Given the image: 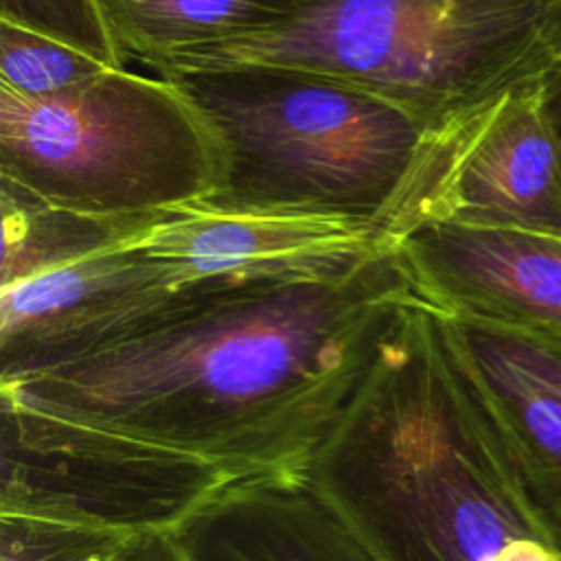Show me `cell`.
Here are the masks:
<instances>
[{"instance_id":"ac0fdd59","label":"cell","mask_w":561,"mask_h":561,"mask_svg":"<svg viewBox=\"0 0 561 561\" xmlns=\"http://www.w3.org/2000/svg\"><path fill=\"white\" fill-rule=\"evenodd\" d=\"M541 99L548 121L561 142V61L541 79Z\"/></svg>"},{"instance_id":"9c48e42d","label":"cell","mask_w":561,"mask_h":561,"mask_svg":"<svg viewBox=\"0 0 561 561\" xmlns=\"http://www.w3.org/2000/svg\"><path fill=\"white\" fill-rule=\"evenodd\" d=\"M394 252L436 311L561 335V237L430 221Z\"/></svg>"},{"instance_id":"4fadbf2b","label":"cell","mask_w":561,"mask_h":561,"mask_svg":"<svg viewBox=\"0 0 561 561\" xmlns=\"http://www.w3.org/2000/svg\"><path fill=\"white\" fill-rule=\"evenodd\" d=\"M2 263L0 289L31 276L121 245L162 217H99L46 204L0 180Z\"/></svg>"},{"instance_id":"2e32d148","label":"cell","mask_w":561,"mask_h":561,"mask_svg":"<svg viewBox=\"0 0 561 561\" xmlns=\"http://www.w3.org/2000/svg\"><path fill=\"white\" fill-rule=\"evenodd\" d=\"M0 20L72 46L107 68H129L101 0H0Z\"/></svg>"},{"instance_id":"6da1fadb","label":"cell","mask_w":561,"mask_h":561,"mask_svg":"<svg viewBox=\"0 0 561 561\" xmlns=\"http://www.w3.org/2000/svg\"><path fill=\"white\" fill-rule=\"evenodd\" d=\"M394 250L329 278L210 287L85 357L0 381V508L173 530L302 478L397 309Z\"/></svg>"},{"instance_id":"7a4b0ae2","label":"cell","mask_w":561,"mask_h":561,"mask_svg":"<svg viewBox=\"0 0 561 561\" xmlns=\"http://www.w3.org/2000/svg\"><path fill=\"white\" fill-rule=\"evenodd\" d=\"M302 480L370 561H561L419 296L397 309Z\"/></svg>"},{"instance_id":"ba28073f","label":"cell","mask_w":561,"mask_h":561,"mask_svg":"<svg viewBox=\"0 0 561 561\" xmlns=\"http://www.w3.org/2000/svg\"><path fill=\"white\" fill-rule=\"evenodd\" d=\"M131 243L162 259L182 287L329 278L392 250L377 228L359 221L206 208L162 215Z\"/></svg>"},{"instance_id":"e0dca14e","label":"cell","mask_w":561,"mask_h":561,"mask_svg":"<svg viewBox=\"0 0 561 561\" xmlns=\"http://www.w3.org/2000/svg\"><path fill=\"white\" fill-rule=\"evenodd\" d=\"M110 561H186L173 530H142L129 539Z\"/></svg>"},{"instance_id":"5b68a950","label":"cell","mask_w":561,"mask_h":561,"mask_svg":"<svg viewBox=\"0 0 561 561\" xmlns=\"http://www.w3.org/2000/svg\"><path fill=\"white\" fill-rule=\"evenodd\" d=\"M0 180L85 215L158 217L219 188L221 149L175 81L116 68L48 99L0 88Z\"/></svg>"},{"instance_id":"3957f363","label":"cell","mask_w":561,"mask_h":561,"mask_svg":"<svg viewBox=\"0 0 561 561\" xmlns=\"http://www.w3.org/2000/svg\"><path fill=\"white\" fill-rule=\"evenodd\" d=\"M210 125L219 188L193 208L359 221L394 250L421 167L443 134L357 85L294 68L162 72Z\"/></svg>"},{"instance_id":"9a60e30c","label":"cell","mask_w":561,"mask_h":561,"mask_svg":"<svg viewBox=\"0 0 561 561\" xmlns=\"http://www.w3.org/2000/svg\"><path fill=\"white\" fill-rule=\"evenodd\" d=\"M105 70L116 68L53 37L0 20V88L26 99H48Z\"/></svg>"},{"instance_id":"7c38bea8","label":"cell","mask_w":561,"mask_h":561,"mask_svg":"<svg viewBox=\"0 0 561 561\" xmlns=\"http://www.w3.org/2000/svg\"><path fill=\"white\" fill-rule=\"evenodd\" d=\"M318 0H101L125 61L149 66L169 55L256 35L302 15Z\"/></svg>"},{"instance_id":"8fae6325","label":"cell","mask_w":561,"mask_h":561,"mask_svg":"<svg viewBox=\"0 0 561 561\" xmlns=\"http://www.w3.org/2000/svg\"><path fill=\"white\" fill-rule=\"evenodd\" d=\"M173 533L186 561H370L302 478L230 489Z\"/></svg>"},{"instance_id":"277c9868","label":"cell","mask_w":561,"mask_h":561,"mask_svg":"<svg viewBox=\"0 0 561 561\" xmlns=\"http://www.w3.org/2000/svg\"><path fill=\"white\" fill-rule=\"evenodd\" d=\"M559 61L561 0H318L276 28L147 68L307 70L368 90L447 134Z\"/></svg>"},{"instance_id":"5bb4252c","label":"cell","mask_w":561,"mask_h":561,"mask_svg":"<svg viewBox=\"0 0 561 561\" xmlns=\"http://www.w3.org/2000/svg\"><path fill=\"white\" fill-rule=\"evenodd\" d=\"M136 535L57 511L0 508V561H110Z\"/></svg>"},{"instance_id":"8992f818","label":"cell","mask_w":561,"mask_h":561,"mask_svg":"<svg viewBox=\"0 0 561 561\" xmlns=\"http://www.w3.org/2000/svg\"><path fill=\"white\" fill-rule=\"evenodd\" d=\"M430 221L561 237V142L541 81L438 138L421 167L399 241Z\"/></svg>"},{"instance_id":"52a82bcc","label":"cell","mask_w":561,"mask_h":561,"mask_svg":"<svg viewBox=\"0 0 561 561\" xmlns=\"http://www.w3.org/2000/svg\"><path fill=\"white\" fill-rule=\"evenodd\" d=\"M131 239L0 289V381L112 346L210 289L178 285Z\"/></svg>"},{"instance_id":"30bf717a","label":"cell","mask_w":561,"mask_h":561,"mask_svg":"<svg viewBox=\"0 0 561 561\" xmlns=\"http://www.w3.org/2000/svg\"><path fill=\"white\" fill-rule=\"evenodd\" d=\"M440 320L530 500L561 543V335L447 313Z\"/></svg>"}]
</instances>
